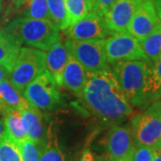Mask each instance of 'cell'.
I'll return each instance as SVG.
<instances>
[{"mask_svg": "<svg viewBox=\"0 0 161 161\" xmlns=\"http://www.w3.org/2000/svg\"><path fill=\"white\" fill-rule=\"evenodd\" d=\"M22 44L5 29H0V65L11 72Z\"/></svg>", "mask_w": 161, "mask_h": 161, "instance_id": "obj_17", "label": "cell"}, {"mask_svg": "<svg viewBox=\"0 0 161 161\" xmlns=\"http://www.w3.org/2000/svg\"><path fill=\"white\" fill-rule=\"evenodd\" d=\"M154 6H155L156 12L158 14V16L161 21V0H156L155 2H153Z\"/></svg>", "mask_w": 161, "mask_h": 161, "instance_id": "obj_32", "label": "cell"}, {"mask_svg": "<svg viewBox=\"0 0 161 161\" xmlns=\"http://www.w3.org/2000/svg\"><path fill=\"white\" fill-rule=\"evenodd\" d=\"M1 105H2V102H1V100H0V107H1Z\"/></svg>", "mask_w": 161, "mask_h": 161, "instance_id": "obj_37", "label": "cell"}, {"mask_svg": "<svg viewBox=\"0 0 161 161\" xmlns=\"http://www.w3.org/2000/svg\"><path fill=\"white\" fill-rule=\"evenodd\" d=\"M79 98L90 113L106 124L118 125L134 114L111 68L88 73Z\"/></svg>", "mask_w": 161, "mask_h": 161, "instance_id": "obj_1", "label": "cell"}, {"mask_svg": "<svg viewBox=\"0 0 161 161\" xmlns=\"http://www.w3.org/2000/svg\"><path fill=\"white\" fill-rule=\"evenodd\" d=\"M23 45L47 51L61 35L59 29L49 20L32 18H14L4 28Z\"/></svg>", "mask_w": 161, "mask_h": 161, "instance_id": "obj_3", "label": "cell"}, {"mask_svg": "<svg viewBox=\"0 0 161 161\" xmlns=\"http://www.w3.org/2000/svg\"><path fill=\"white\" fill-rule=\"evenodd\" d=\"M58 88L46 70L26 86L23 95L32 107L42 111H49L56 108L61 102V93Z\"/></svg>", "mask_w": 161, "mask_h": 161, "instance_id": "obj_6", "label": "cell"}, {"mask_svg": "<svg viewBox=\"0 0 161 161\" xmlns=\"http://www.w3.org/2000/svg\"><path fill=\"white\" fill-rule=\"evenodd\" d=\"M40 161H64V157L58 146L57 137L52 135L51 132H49L47 142L41 150Z\"/></svg>", "mask_w": 161, "mask_h": 161, "instance_id": "obj_24", "label": "cell"}, {"mask_svg": "<svg viewBox=\"0 0 161 161\" xmlns=\"http://www.w3.org/2000/svg\"><path fill=\"white\" fill-rule=\"evenodd\" d=\"M159 145H160V146H161V142H160V143H159Z\"/></svg>", "mask_w": 161, "mask_h": 161, "instance_id": "obj_39", "label": "cell"}, {"mask_svg": "<svg viewBox=\"0 0 161 161\" xmlns=\"http://www.w3.org/2000/svg\"><path fill=\"white\" fill-rule=\"evenodd\" d=\"M152 147L136 145L132 152L131 161H151Z\"/></svg>", "mask_w": 161, "mask_h": 161, "instance_id": "obj_27", "label": "cell"}, {"mask_svg": "<svg viewBox=\"0 0 161 161\" xmlns=\"http://www.w3.org/2000/svg\"><path fill=\"white\" fill-rule=\"evenodd\" d=\"M107 61L110 65L122 61H150L141 42L130 34L114 33L104 40Z\"/></svg>", "mask_w": 161, "mask_h": 161, "instance_id": "obj_8", "label": "cell"}, {"mask_svg": "<svg viewBox=\"0 0 161 161\" xmlns=\"http://www.w3.org/2000/svg\"><path fill=\"white\" fill-rule=\"evenodd\" d=\"M103 143L107 161L130 158L136 146L131 127L119 125L109 127Z\"/></svg>", "mask_w": 161, "mask_h": 161, "instance_id": "obj_9", "label": "cell"}, {"mask_svg": "<svg viewBox=\"0 0 161 161\" xmlns=\"http://www.w3.org/2000/svg\"><path fill=\"white\" fill-rule=\"evenodd\" d=\"M69 52L62 38L56 41L46 53V69L58 87L63 84V72Z\"/></svg>", "mask_w": 161, "mask_h": 161, "instance_id": "obj_15", "label": "cell"}, {"mask_svg": "<svg viewBox=\"0 0 161 161\" xmlns=\"http://www.w3.org/2000/svg\"><path fill=\"white\" fill-rule=\"evenodd\" d=\"M141 0H116L104 16L108 29L114 33L129 34V25Z\"/></svg>", "mask_w": 161, "mask_h": 161, "instance_id": "obj_12", "label": "cell"}, {"mask_svg": "<svg viewBox=\"0 0 161 161\" xmlns=\"http://www.w3.org/2000/svg\"><path fill=\"white\" fill-rule=\"evenodd\" d=\"M20 112L28 139L43 149L50 132L49 129H47L44 113L30 104Z\"/></svg>", "mask_w": 161, "mask_h": 161, "instance_id": "obj_13", "label": "cell"}, {"mask_svg": "<svg viewBox=\"0 0 161 161\" xmlns=\"http://www.w3.org/2000/svg\"><path fill=\"white\" fill-rule=\"evenodd\" d=\"M0 161H23L18 145L6 132L0 142Z\"/></svg>", "mask_w": 161, "mask_h": 161, "instance_id": "obj_23", "label": "cell"}, {"mask_svg": "<svg viewBox=\"0 0 161 161\" xmlns=\"http://www.w3.org/2000/svg\"><path fill=\"white\" fill-rule=\"evenodd\" d=\"M141 46L151 63L161 57V23H159L150 35L141 42Z\"/></svg>", "mask_w": 161, "mask_h": 161, "instance_id": "obj_20", "label": "cell"}, {"mask_svg": "<svg viewBox=\"0 0 161 161\" xmlns=\"http://www.w3.org/2000/svg\"><path fill=\"white\" fill-rule=\"evenodd\" d=\"M79 161H98L96 158V156L94 155V153L92 152L90 149H86L83 151L82 155L80 157Z\"/></svg>", "mask_w": 161, "mask_h": 161, "instance_id": "obj_29", "label": "cell"}, {"mask_svg": "<svg viewBox=\"0 0 161 161\" xmlns=\"http://www.w3.org/2000/svg\"><path fill=\"white\" fill-rule=\"evenodd\" d=\"M12 3L23 17L50 21L47 0H12Z\"/></svg>", "mask_w": 161, "mask_h": 161, "instance_id": "obj_18", "label": "cell"}, {"mask_svg": "<svg viewBox=\"0 0 161 161\" xmlns=\"http://www.w3.org/2000/svg\"><path fill=\"white\" fill-rule=\"evenodd\" d=\"M64 31L67 39L72 40H105L112 34L104 18L95 12H89L84 17L70 25Z\"/></svg>", "mask_w": 161, "mask_h": 161, "instance_id": "obj_10", "label": "cell"}, {"mask_svg": "<svg viewBox=\"0 0 161 161\" xmlns=\"http://www.w3.org/2000/svg\"><path fill=\"white\" fill-rule=\"evenodd\" d=\"M116 0H96L92 12H95L98 15L104 17Z\"/></svg>", "mask_w": 161, "mask_h": 161, "instance_id": "obj_28", "label": "cell"}, {"mask_svg": "<svg viewBox=\"0 0 161 161\" xmlns=\"http://www.w3.org/2000/svg\"><path fill=\"white\" fill-rule=\"evenodd\" d=\"M87 76L88 72L82 66V64L69 53L63 72L62 87L68 90L75 96L80 97L85 86Z\"/></svg>", "mask_w": 161, "mask_h": 161, "instance_id": "obj_14", "label": "cell"}, {"mask_svg": "<svg viewBox=\"0 0 161 161\" xmlns=\"http://www.w3.org/2000/svg\"><path fill=\"white\" fill-rule=\"evenodd\" d=\"M87 2V6H88V9H89V12H92V9H93V6L95 5V2L96 0H86Z\"/></svg>", "mask_w": 161, "mask_h": 161, "instance_id": "obj_34", "label": "cell"}, {"mask_svg": "<svg viewBox=\"0 0 161 161\" xmlns=\"http://www.w3.org/2000/svg\"><path fill=\"white\" fill-rule=\"evenodd\" d=\"M0 100L3 104L19 111L29 105L26 98L23 97V93L13 86L8 79L0 81Z\"/></svg>", "mask_w": 161, "mask_h": 161, "instance_id": "obj_19", "label": "cell"}, {"mask_svg": "<svg viewBox=\"0 0 161 161\" xmlns=\"http://www.w3.org/2000/svg\"><path fill=\"white\" fill-rule=\"evenodd\" d=\"M17 145L23 161H40L42 149L32 141L27 139Z\"/></svg>", "mask_w": 161, "mask_h": 161, "instance_id": "obj_25", "label": "cell"}, {"mask_svg": "<svg viewBox=\"0 0 161 161\" xmlns=\"http://www.w3.org/2000/svg\"><path fill=\"white\" fill-rule=\"evenodd\" d=\"M151 103L161 99V57L151 64Z\"/></svg>", "mask_w": 161, "mask_h": 161, "instance_id": "obj_26", "label": "cell"}, {"mask_svg": "<svg viewBox=\"0 0 161 161\" xmlns=\"http://www.w3.org/2000/svg\"><path fill=\"white\" fill-rule=\"evenodd\" d=\"M47 9L50 21L54 23L59 31H64L68 28L67 14L64 0H47Z\"/></svg>", "mask_w": 161, "mask_h": 161, "instance_id": "obj_21", "label": "cell"}, {"mask_svg": "<svg viewBox=\"0 0 161 161\" xmlns=\"http://www.w3.org/2000/svg\"><path fill=\"white\" fill-rule=\"evenodd\" d=\"M151 161H161V146L159 144L152 147V159Z\"/></svg>", "mask_w": 161, "mask_h": 161, "instance_id": "obj_30", "label": "cell"}, {"mask_svg": "<svg viewBox=\"0 0 161 161\" xmlns=\"http://www.w3.org/2000/svg\"><path fill=\"white\" fill-rule=\"evenodd\" d=\"M67 14L68 27L84 17L89 13L86 0H64Z\"/></svg>", "mask_w": 161, "mask_h": 161, "instance_id": "obj_22", "label": "cell"}, {"mask_svg": "<svg viewBox=\"0 0 161 161\" xmlns=\"http://www.w3.org/2000/svg\"><path fill=\"white\" fill-rule=\"evenodd\" d=\"M156 0H152V2H155Z\"/></svg>", "mask_w": 161, "mask_h": 161, "instance_id": "obj_38", "label": "cell"}, {"mask_svg": "<svg viewBox=\"0 0 161 161\" xmlns=\"http://www.w3.org/2000/svg\"><path fill=\"white\" fill-rule=\"evenodd\" d=\"M9 75H10V71L6 68L5 66L0 65V81L8 79Z\"/></svg>", "mask_w": 161, "mask_h": 161, "instance_id": "obj_31", "label": "cell"}, {"mask_svg": "<svg viewBox=\"0 0 161 161\" xmlns=\"http://www.w3.org/2000/svg\"><path fill=\"white\" fill-rule=\"evenodd\" d=\"M150 61H122L111 65V71L133 108L145 109L151 103Z\"/></svg>", "mask_w": 161, "mask_h": 161, "instance_id": "obj_2", "label": "cell"}, {"mask_svg": "<svg viewBox=\"0 0 161 161\" xmlns=\"http://www.w3.org/2000/svg\"><path fill=\"white\" fill-rule=\"evenodd\" d=\"M65 47L88 73L109 68L107 61L104 40H72L64 41Z\"/></svg>", "mask_w": 161, "mask_h": 161, "instance_id": "obj_7", "label": "cell"}, {"mask_svg": "<svg viewBox=\"0 0 161 161\" xmlns=\"http://www.w3.org/2000/svg\"><path fill=\"white\" fill-rule=\"evenodd\" d=\"M115 161H131V158H123V159H118V160Z\"/></svg>", "mask_w": 161, "mask_h": 161, "instance_id": "obj_36", "label": "cell"}, {"mask_svg": "<svg viewBox=\"0 0 161 161\" xmlns=\"http://www.w3.org/2000/svg\"><path fill=\"white\" fill-rule=\"evenodd\" d=\"M0 112L4 117V125L8 136L16 143H21L28 139L24 129L23 118L19 110L2 103Z\"/></svg>", "mask_w": 161, "mask_h": 161, "instance_id": "obj_16", "label": "cell"}, {"mask_svg": "<svg viewBox=\"0 0 161 161\" xmlns=\"http://www.w3.org/2000/svg\"><path fill=\"white\" fill-rule=\"evenodd\" d=\"M5 134H6V128L4 125V122L0 119V142L4 138Z\"/></svg>", "mask_w": 161, "mask_h": 161, "instance_id": "obj_33", "label": "cell"}, {"mask_svg": "<svg viewBox=\"0 0 161 161\" xmlns=\"http://www.w3.org/2000/svg\"><path fill=\"white\" fill-rule=\"evenodd\" d=\"M5 1H6V0H0V13L2 12L3 8H4V6H5Z\"/></svg>", "mask_w": 161, "mask_h": 161, "instance_id": "obj_35", "label": "cell"}, {"mask_svg": "<svg viewBox=\"0 0 161 161\" xmlns=\"http://www.w3.org/2000/svg\"><path fill=\"white\" fill-rule=\"evenodd\" d=\"M159 23L152 0H141L129 25V34L142 42Z\"/></svg>", "mask_w": 161, "mask_h": 161, "instance_id": "obj_11", "label": "cell"}, {"mask_svg": "<svg viewBox=\"0 0 161 161\" xmlns=\"http://www.w3.org/2000/svg\"><path fill=\"white\" fill-rule=\"evenodd\" d=\"M46 70L45 51L23 47L14 64L8 80L13 86L23 93L26 86Z\"/></svg>", "mask_w": 161, "mask_h": 161, "instance_id": "obj_4", "label": "cell"}, {"mask_svg": "<svg viewBox=\"0 0 161 161\" xmlns=\"http://www.w3.org/2000/svg\"><path fill=\"white\" fill-rule=\"evenodd\" d=\"M131 130L136 145L154 147L161 142V99L131 116Z\"/></svg>", "mask_w": 161, "mask_h": 161, "instance_id": "obj_5", "label": "cell"}]
</instances>
